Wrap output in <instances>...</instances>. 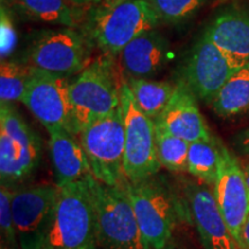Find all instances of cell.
I'll return each instance as SVG.
<instances>
[{
  "instance_id": "18",
  "label": "cell",
  "mask_w": 249,
  "mask_h": 249,
  "mask_svg": "<svg viewBox=\"0 0 249 249\" xmlns=\"http://www.w3.org/2000/svg\"><path fill=\"white\" fill-rule=\"evenodd\" d=\"M169 54V43L155 29L133 39L119 53L120 66L128 77L154 76L160 71Z\"/></svg>"
},
{
  "instance_id": "24",
  "label": "cell",
  "mask_w": 249,
  "mask_h": 249,
  "mask_svg": "<svg viewBox=\"0 0 249 249\" xmlns=\"http://www.w3.org/2000/svg\"><path fill=\"white\" fill-rule=\"evenodd\" d=\"M33 67L17 61L2 60L0 67V101L12 103L22 99Z\"/></svg>"
},
{
  "instance_id": "16",
  "label": "cell",
  "mask_w": 249,
  "mask_h": 249,
  "mask_svg": "<svg viewBox=\"0 0 249 249\" xmlns=\"http://www.w3.org/2000/svg\"><path fill=\"white\" fill-rule=\"evenodd\" d=\"M204 35L239 70L249 62V13L229 8L213 18Z\"/></svg>"
},
{
  "instance_id": "27",
  "label": "cell",
  "mask_w": 249,
  "mask_h": 249,
  "mask_svg": "<svg viewBox=\"0 0 249 249\" xmlns=\"http://www.w3.org/2000/svg\"><path fill=\"white\" fill-rule=\"evenodd\" d=\"M18 44V34L13 21L9 17L7 9L4 6L1 7L0 15V54L1 60L8 58L13 53Z\"/></svg>"
},
{
  "instance_id": "1",
  "label": "cell",
  "mask_w": 249,
  "mask_h": 249,
  "mask_svg": "<svg viewBox=\"0 0 249 249\" xmlns=\"http://www.w3.org/2000/svg\"><path fill=\"white\" fill-rule=\"evenodd\" d=\"M124 188L149 249H171L178 223L188 222L179 187L157 173Z\"/></svg>"
},
{
  "instance_id": "3",
  "label": "cell",
  "mask_w": 249,
  "mask_h": 249,
  "mask_svg": "<svg viewBox=\"0 0 249 249\" xmlns=\"http://www.w3.org/2000/svg\"><path fill=\"white\" fill-rule=\"evenodd\" d=\"M90 187L87 179L59 192L53 218L40 249H99Z\"/></svg>"
},
{
  "instance_id": "21",
  "label": "cell",
  "mask_w": 249,
  "mask_h": 249,
  "mask_svg": "<svg viewBox=\"0 0 249 249\" xmlns=\"http://www.w3.org/2000/svg\"><path fill=\"white\" fill-rule=\"evenodd\" d=\"M224 145L216 139L189 143L187 172L201 182L213 186L216 182Z\"/></svg>"
},
{
  "instance_id": "17",
  "label": "cell",
  "mask_w": 249,
  "mask_h": 249,
  "mask_svg": "<svg viewBox=\"0 0 249 249\" xmlns=\"http://www.w3.org/2000/svg\"><path fill=\"white\" fill-rule=\"evenodd\" d=\"M49 149L54 181L59 188L86 179L90 171L89 161L75 135L65 127L49 130Z\"/></svg>"
},
{
  "instance_id": "5",
  "label": "cell",
  "mask_w": 249,
  "mask_h": 249,
  "mask_svg": "<svg viewBox=\"0 0 249 249\" xmlns=\"http://www.w3.org/2000/svg\"><path fill=\"white\" fill-rule=\"evenodd\" d=\"M97 8L90 18L89 39L111 57L119 54L133 39L160 23L145 0H123Z\"/></svg>"
},
{
  "instance_id": "9",
  "label": "cell",
  "mask_w": 249,
  "mask_h": 249,
  "mask_svg": "<svg viewBox=\"0 0 249 249\" xmlns=\"http://www.w3.org/2000/svg\"><path fill=\"white\" fill-rule=\"evenodd\" d=\"M59 192L57 185H38L12 192V213L20 249L42 248Z\"/></svg>"
},
{
  "instance_id": "26",
  "label": "cell",
  "mask_w": 249,
  "mask_h": 249,
  "mask_svg": "<svg viewBox=\"0 0 249 249\" xmlns=\"http://www.w3.org/2000/svg\"><path fill=\"white\" fill-rule=\"evenodd\" d=\"M12 189L1 185L0 189V234L1 249H20L12 213Z\"/></svg>"
},
{
  "instance_id": "22",
  "label": "cell",
  "mask_w": 249,
  "mask_h": 249,
  "mask_svg": "<svg viewBox=\"0 0 249 249\" xmlns=\"http://www.w3.org/2000/svg\"><path fill=\"white\" fill-rule=\"evenodd\" d=\"M27 15L42 22L73 28L79 23L77 7L67 0H15Z\"/></svg>"
},
{
  "instance_id": "7",
  "label": "cell",
  "mask_w": 249,
  "mask_h": 249,
  "mask_svg": "<svg viewBox=\"0 0 249 249\" xmlns=\"http://www.w3.org/2000/svg\"><path fill=\"white\" fill-rule=\"evenodd\" d=\"M91 176L108 186H124V127L121 105L108 116L93 121L80 133Z\"/></svg>"
},
{
  "instance_id": "30",
  "label": "cell",
  "mask_w": 249,
  "mask_h": 249,
  "mask_svg": "<svg viewBox=\"0 0 249 249\" xmlns=\"http://www.w3.org/2000/svg\"><path fill=\"white\" fill-rule=\"evenodd\" d=\"M71 5L75 6L77 8L90 7V6H97L101 5L103 0H67Z\"/></svg>"
},
{
  "instance_id": "8",
  "label": "cell",
  "mask_w": 249,
  "mask_h": 249,
  "mask_svg": "<svg viewBox=\"0 0 249 249\" xmlns=\"http://www.w3.org/2000/svg\"><path fill=\"white\" fill-rule=\"evenodd\" d=\"M120 105L124 127V167L127 180L135 183L160 173L155 123L136 104L128 85L120 86Z\"/></svg>"
},
{
  "instance_id": "28",
  "label": "cell",
  "mask_w": 249,
  "mask_h": 249,
  "mask_svg": "<svg viewBox=\"0 0 249 249\" xmlns=\"http://www.w3.org/2000/svg\"><path fill=\"white\" fill-rule=\"evenodd\" d=\"M235 143L241 154L249 158V128L238 134V136L235 138Z\"/></svg>"
},
{
  "instance_id": "29",
  "label": "cell",
  "mask_w": 249,
  "mask_h": 249,
  "mask_svg": "<svg viewBox=\"0 0 249 249\" xmlns=\"http://www.w3.org/2000/svg\"><path fill=\"white\" fill-rule=\"evenodd\" d=\"M239 249H249V216L246 220L241 232V244Z\"/></svg>"
},
{
  "instance_id": "20",
  "label": "cell",
  "mask_w": 249,
  "mask_h": 249,
  "mask_svg": "<svg viewBox=\"0 0 249 249\" xmlns=\"http://www.w3.org/2000/svg\"><path fill=\"white\" fill-rule=\"evenodd\" d=\"M210 105L223 118L238 116L249 110V62L227 80Z\"/></svg>"
},
{
  "instance_id": "32",
  "label": "cell",
  "mask_w": 249,
  "mask_h": 249,
  "mask_svg": "<svg viewBox=\"0 0 249 249\" xmlns=\"http://www.w3.org/2000/svg\"><path fill=\"white\" fill-rule=\"evenodd\" d=\"M119 1H123V0H103L101 5H105V6L114 5V4H117V2H119Z\"/></svg>"
},
{
  "instance_id": "10",
  "label": "cell",
  "mask_w": 249,
  "mask_h": 249,
  "mask_svg": "<svg viewBox=\"0 0 249 249\" xmlns=\"http://www.w3.org/2000/svg\"><path fill=\"white\" fill-rule=\"evenodd\" d=\"M89 61V40L71 28L44 31L29 52L30 66L64 77L81 73Z\"/></svg>"
},
{
  "instance_id": "19",
  "label": "cell",
  "mask_w": 249,
  "mask_h": 249,
  "mask_svg": "<svg viewBox=\"0 0 249 249\" xmlns=\"http://www.w3.org/2000/svg\"><path fill=\"white\" fill-rule=\"evenodd\" d=\"M126 82L140 110L152 121L163 113L176 91V86L165 81L128 77Z\"/></svg>"
},
{
  "instance_id": "31",
  "label": "cell",
  "mask_w": 249,
  "mask_h": 249,
  "mask_svg": "<svg viewBox=\"0 0 249 249\" xmlns=\"http://www.w3.org/2000/svg\"><path fill=\"white\" fill-rule=\"evenodd\" d=\"M242 170H244L246 181H247V185H248V188H249V161H247V163H245V164H242Z\"/></svg>"
},
{
  "instance_id": "25",
  "label": "cell",
  "mask_w": 249,
  "mask_h": 249,
  "mask_svg": "<svg viewBox=\"0 0 249 249\" xmlns=\"http://www.w3.org/2000/svg\"><path fill=\"white\" fill-rule=\"evenodd\" d=\"M160 22L180 23L191 18L205 0H145Z\"/></svg>"
},
{
  "instance_id": "13",
  "label": "cell",
  "mask_w": 249,
  "mask_h": 249,
  "mask_svg": "<svg viewBox=\"0 0 249 249\" xmlns=\"http://www.w3.org/2000/svg\"><path fill=\"white\" fill-rule=\"evenodd\" d=\"M236 71L239 68L203 34L193 46L183 70L182 81L196 98L211 104L214 96Z\"/></svg>"
},
{
  "instance_id": "4",
  "label": "cell",
  "mask_w": 249,
  "mask_h": 249,
  "mask_svg": "<svg viewBox=\"0 0 249 249\" xmlns=\"http://www.w3.org/2000/svg\"><path fill=\"white\" fill-rule=\"evenodd\" d=\"M96 231L102 249H149L124 186H108L87 177Z\"/></svg>"
},
{
  "instance_id": "2",
  "label": "cell",
  "mask_w": 249,
  "mask_h": 249,
  "mask_svg": "<svg viewBox=\"0 0 249 249\" xmlns=\"http://www.w3.org/2000/svg\"><path fill=\"white\" fill-rule=\"evenodd\" d=\"M111 55L104 54L87 66L70 85L71 118L67 129L75 136L93 121L120 107V86Z\"/></svg>"
},
{
  "instance_id": "12",
  "label": "cell",
  "mask_w": 249,
  "mask_h": 249,
  "mask_svg": "<svg viewBox=\"0 0 249 249\" xmlns=\"http://www.w3.org/2000/svg\"><path fill=\"white\" fill-rule=\"evenodd\" d=\"M70 85L67 77L33 67L21 102L48 132L68 127L71 118Z\"/></svg>"
},
{
  "instance_id": "15",
  "label": "cell",
  "mask_w": 249,
  "mask_h": 249,
  "mask_svg": "<svg viewBox=\"0 0 249 249\" xmlns=\"http://www.w3.org/2000/svg\"><path fill=\"white\" fill-rule=\"evenodd\" d=\"M154 123L189 143L213 139L198 108L197 98L182 80L177 83L169 105Z\"/></svg>"
},
{
  "instance_id": "6",
  "label": "cell",
  "mask_w": 249,
  "mask_h": 249,
  "mask_svg": "<svg viewBox=\"0 0 249 249\" xmlns=\"http://www.w3.org/2000/svg\"><path fill=\"white\" fill-rule=\"evenodd\" d=\"M42 142L11 103L0 105V179L11 188L38 167Z\"/></svg>"
},
{
  "instance_id": "14",
  "label": "cell",
  "mask_w": 249,
  "mask_h": 249,
  "mask_svg": "<svg viewBox=\"0 0 249 249\" xmlns=\"http://www.w3.org/2000/svg\"><path fill=\"white\" fill-rule=\"evenodd\" d=\"M213 192L230 232L240 247L242 227L249 216V188L242 164L225 145Z\"/></svg>"
},
{
  "instance_id": "23",
  "label": "cell",
  "mask_w": 249,
  "mask_h": 249,
  "mask_svg": "<svg viewBox=\"0 0 249 249\" xmlns=\"http://www.w3.org/2000/svg\"><path fill=\"white\" fill-rule=\"evenodd\" d=\"M156 149L160 166L170 172H187L189 142L156 126Z\"/></svg>"
},
{
  "instance_id": "11",
  "label": "cell",
  "mask_w": 249,
  "mask_h": 249,
  "mask_svg": "<svg viewBox=\"0 0 249 249\" xmlns=\"http://www.w3.org/2000/svg\"><path fill=\"white\" fill-rule=\"evenodd\" d=\"M188 222L195 226L204 249H239L209 185L189 179L178 183Z\"/></svg>"
}]
</instances>
